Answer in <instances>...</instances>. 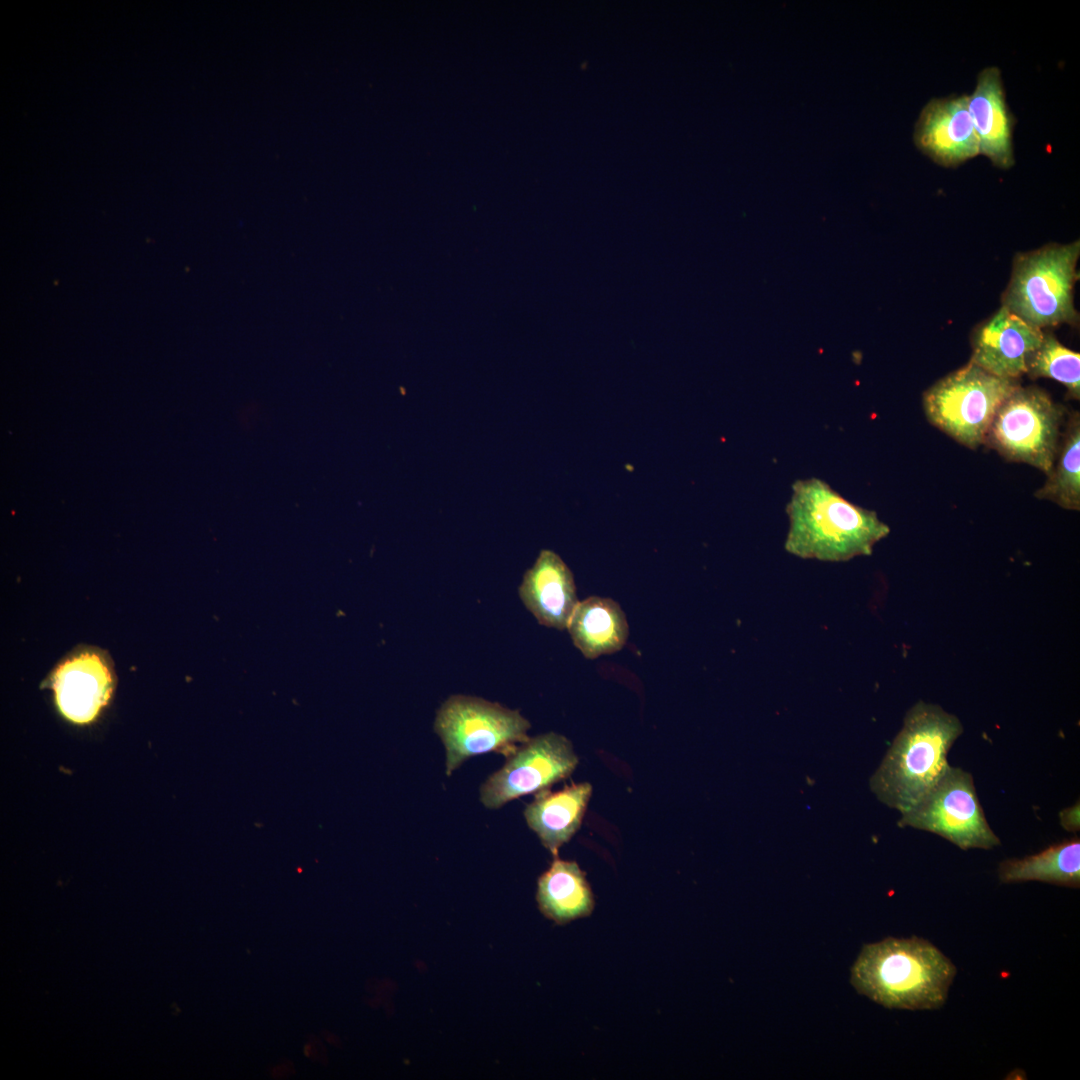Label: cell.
<instances>
[{
    "mask_svg": "<svg viewBox=\"0 0 1080 1080\" xmlns=\"http://www.w3.org/2000/svg\"><path fill=\"white\" fill-rule=\"evenodd\" d=\"M917 148L936 164L955 167L979 155L968 95L931 99L915 125Z\"/></svg>",
    "mask_w": 1080,
    "mask_h": 1080,
    "instance_id": "10",
    "label": "cell"
},
{
    "mask_svg": "<svg viewBox=\"0 0 1080 1080\" xmlns=\"http://www.w3.org/2000/svg\"><path fill=\"white\" fill-rule=\"evenodd\" d=\"M1019 385V380L999 378L969 362L924 393V411L932 425L975 449L985 443L998 408Z\"/></svg>",
    "mask_w": 1080,
    "mask_h": 1080,
    "instance_id": "5",
    "label": "cell"
},
{
    "mask_svg": "<svg viewBox=\"0 0 1080 1080\" xmlns=\"http://www.w3.org/2000/svg\"><path fill=\"white\" fill-rule=\"evenodd\" d=\"M527 610L546 627L563 630L579 603L573 574L552 550H542L519 586Z\"/></svg>",
    "mask_w": 1080,
    "mask_h": 1080,
    "instance_id": "13",
    "label": "cell"
},
{
    "mask_svg": "<svg viewBox=\"0 0 1080 1080\" xmlns=\"http://www.w3.org/2000/svg\"><path fill=\"white\" fill-rule=\"evenodd\" d=\"M1079 801L1073 806L1059 812L1060 825L1067 831L1077 832L1080 829Z\"/></svg>",
    "mask_w": 1080,
    "mask_h": 1080,
    "instance_id": "21",
    "label": "cell"
},
{
    "mask_svg": "<svg viewBox=\"0 0 1080 1080\" xmlns=\"http://www.w3.org/2000/svg\"><path fill=\"white\" fill-rule=\"evenodd\" d=\"M567 629L576 648L589 659L619 651L629 635L620 605L598 596L579 601Z\"/></svg>",
    "mask_w": 1080,
    "mask_h": 1080,
    "instance_id": "16",
    "label": "cell"
},
{
    "mask_svg": "<svg viewBox=\"0 0 1080 1080\" xmlns=\"http://www.w3.org/2000/svg\"><path fill=\"white\" fill-rule=\"evenodd\" d=\"M52 680L59 711L77 724L93 721L112 693L111 671L103 657L92 651L64 661Z\"/></svg>",
    "mask_w": 1080,
    "mask_h": 1080,
    "instance_id": "12",
    "label": "cell"
},
{
    "mask_svg": "<svg viewBox=\"0 0 1080 1080\" xmlns=\"http://www.w3.org/2000/svg\"><path fill=\"white\" fill-rule=\"evenodd\" d=\"M1044 331L1001 307L974 333L969 362L1004 379L1019 380Z\"/></svg>",
    "mask_w": 1080,
    "mask_h": 1080,
    "instance_id": "11",
    "label": "cell"
},
{
    "mask_svg": "<svg viewBox=\"0 0 1080 1080\" xmlns=\"http://www.w3.org/2000/svg\"><path fill=\"white\" fill-rule=\"evenodd\" d=\"M1038 499L1049 500L1067 510H1080V416L1069 415L1061 434L1058 450L1047 480L1035 492Z\"/></svg>",
    "mask_w": 1080,
    "mask_h": 1080,
    "instance_id": "19",
    "label": "cell"
},
{
    "mask_svg": "<svg viewBox=\"0 0 1080 1080\" xmlns=\"http://www.w3.org/2000/svg\"><path fill=\"white\" fill-rule=\"evenodd\" d=\"M1079 256V240L1018 254L1002 306L1041 330L1076 324L1073 293Z\"/></svg>",
    "mask_w": 1080,
    "mask_h": 1080,
    "instance_id": "4",
    "label": "cell"
},
{
    "mask_svg": "<svg viewBox=\"0 0 1080 1080\" xmlns=\"http://www.w3.org/2000/svg\"><path fill=\"white\" fill-rule=\"evenodd\" d=\"M529 729V721L518 710L467 695L446 699L434 721L445 747L448 776L471 757L489 752L511 755L529 739Z\"/></svg>",
    "mask_w": 1080,
    "mask_h": 1080,
    "instance_id": "6",
    "label": "cell"
},
{
    "mask_svg": "<svg viewBox=\"0 0 1080 1080\" xmlns=\"http://www.w3.org/2000/svg\"><path fill=\"white\" fill-rule=\"evenodd\" d=\"M968 109L979 142V153L994 166L1007 169L1014 164L1013 117L1007 106L1000 70L984 68L968 95Z\"/></svg>",
    "mask_w": 1080,
    "mask_h": 1080,
    "instance_id": "14",
    "label": "cell"
},
{
    "mask_svg": "<svg viewBox=\"0 0 1080 1080\" xmlns=\"http://www.w3.org/2000/svg\"><path fill=\"white\" fill-rule=\"evenodd\" d=\"M1026 374L1032 379H1053L1065 386L1070 398H1080V355L1050 333H1044L1040 346L1031 355Z\"/></svg>",
    "mask_w": 1080,
    "mask_h": 1080,
    "instance_id": "20",
    "label": "cell"
},
{
    "mask_svg": "<svg viewBox=\"0 0 1080 1080\" xmlns=\"http://www.w3.org/2000/svg\"><path fill=\"white\" fill-rule=\"evenodd\" d=\"M956 974L938 948L918 937H888L862 947L851 968L856 991L890 1009L943 1006Z\"/></svg>",
    "mask_w": 1080,
    "mask_h": 1080,
    "instance_id": "2",
    "label": "cell"
},
{
    "mask_svg": "<svg viewBox=\"0 0 1080 1080\" xmlns=\"http://www.w3.org/2000/svg\"><path fill=\"white\" fill-rule=\"evenodd\" d=\"M578 762L571 741L563 735L548 732L529 738L481 785L480 801L496 810L516 798L550 789L570 777Z\"/></svg>",
    "mask_w": 1080,
    "mask_h": 1080,
    "instance_id": "9",
    "label": "cell"
},
{
    "mask_svg": "<svg viewBox=\"0 0 1080 1080\" xmlns=\"http://www.w3.org/2000/svg\"><path fill=\"white\" fill-rule=\"evenodd\" d=\"M591 795V784L572 783L559 791L542 790L526 806L528 827L554 857L579 830Z\"/></svg>",
    "mask_w": 1080,
    "mask_h": 1080,
    "instance_id": "15",
    "label": "cell"
},
{
    "mask_svg": "<svg viewBox=\"0 0 1080 1080\" xmlns=\"http://www.w3.org/2000/svg\"><path fill=\"white\" fill-rule=\"evenodd\" d=\"M786 514L784 548L801 559L844 562L868 556L890 532L875 511L848 501L814 477L793 483Z\"/></svg>",
    "mask_w": 1080,
    "mask_h": 1080,
    "instance_id": "1",
    "label": "cell"
},
{
    "mask_svg": "<svg viewBox=\"0 0 1080 1080\" xmlns=\"http://www.w3.org/2000/svg\"><path fill=\"white\" fill-rule=\"evenodd\" d=\"M998 877L1005 884L1039 881L1079 888L1080 839L1075 836L1037 854L1003 860L998 867Z\"/></svg>",
    "mask_w": 1080,
    "mask_h": 1080,
    "instance_id": "18",
    "label": "cell"
},
{
    "mask_svg": "<svg viewBox=\"0 0 1080 1080\" xmlns=\"http://www.w3.org/2000/svg\"><path fill=\"white\" fill-rule=\"evenodd\" d=\"M898 825L931 832L962 850L1001 844L986 820L973 776L951 765L915 806L901 814Z\"/></svg>",
    "mask_w": 1080,
    "mask_h": 1080,
    "instance_id": "8",
    "label": "cell"
},
{
    "mask_svg": "<svg viewBox=\"0 0 1080 1080\" xmlns=\"http://www.w3.org/2000/svg\"><path fill=\"white\" fill-rule=\"evenodd\" d=\"M536 900L541 913L559 925L589 916L595 905L591 887L579 865L558 856L539 877Z\"/></svg>",
    "mask_w": 1080,
    "mask_h": 1080,
    "instance_id": "17",
    "label": "cell"
},
{
    "mask_svg": "<svg viewBox=\"0 0 1080 1080\" xmlns=\"http://www.w3.org/2000/svg\"><path fill=\"white\" fill-rule=\"evenodd\" d=\"M963 733L955 715L922 700L906 713L869 785L877 799L904 814L937 783L950 764L947 755Z\"/></svg>",
    "mask_w": 1080,
    "mask_h": 1080,
    "instance_id": "3",
    "label": "cell"
},
{
    "mask_svg": "<svg viewBox=\"0 0 1080 1080\" xmlns=\"http://www.w3.org/2000/svg\"><path fill=\"white\" fill-rule=\"evenodd\" d=\"M1064 408L1036 386L1019 385L1000 405L985 443L1009 461L1050 472L1061 438Z\"/></svg>",
    "mask_w": 1080,
    "mask_h": 1080,
    "instance_id": "7",
    "label": "cell"
}]
</instances>
